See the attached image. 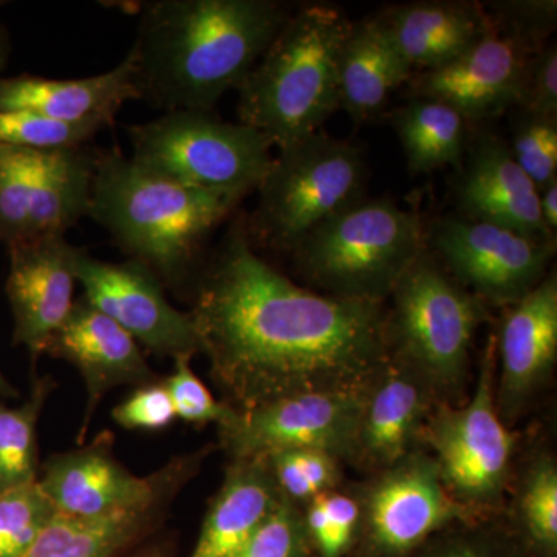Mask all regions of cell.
<instances>
[{
  "instance_id": "cell-3",
  "label": "cell",
  "mask_w": 557,
  "mask_h": 557,
  "mask_svg": "<svg viewBox=\"0 0 557 557\" xmlns=\"http://www.w3.org/2000/svg\"><path fill=\"white\" fill-rule=\"evenodd\" d=\"M239 203L145 170L110 149L97 153L87 218L129 259L178 287L197 276L205 244Z\"/></svg>"
},
{
  "instance_id": "cell-32",
  "label": "cell",
  "mask_w": 557,
  "mask_h": 557,
  "mask_svg": "<svg viewBox=\"0 0 557 557\" xmlns=\"http://www.w3.org/2000/svg\"><path fill=\"white\" fill-rule=\"evenodd\" d=\"M281 493L304 507L311 498L338 490L341 460L318 449H287L267 456Z\"/></svg>"
},
{
  "instance_id": "cell-31",
  "label": "cell",
  "mask_w": 557,
  "mask_h": 557,
  "mask_svg": "<svg viewBox=\"0 0 557 557\" xmlns=\"http://www.w3.org/2000/svg\"><path fill=\"white\" fill-rule=\"evenodd\" d=\"M101 123H70L24 110H0V145L53 152L81 148L98 132Z\"/></svg>"
},
{
  "instance_id": "cell-17",
  "label": "cell",
  "mask_w": 557,
  "mask_h": 557,
  "mask_svg": "<svg viewBox=\"0 0 557 557\" xmlns=\"http://www.w3.org/2000/svg\"><path fill=\"white\" fill-rule=\"evenodd\" d=\"M496 341V408L511 428L544 387L557 359L555 271L530 295L507 307Z\"/></svg>"
},
{
  "instance_id": "cell-18",
  "label": "cell",
  "mask_w": 557,
  "mask_h": 557,
  "mask_svg": "<svg viewBox=\"0 0 557 557\" xmlns=\"http://www.w3.org/2000/svg\"><path fill=\"white\" fill-rule=\"evenodd\" d=\"M78 248L65 236H46L9 247L5 293L13 314V343L36 361L73 307Z\"/></svg>"
},
{
  "instance_id": "cell-10",
  "label": "cell",
  "mask_w": 557,
  "mask_h": 557,
  "mask_svg": "<svg viewBox=\"0 0 557 557\" xmlns=\"http://www.w3.org/2000/svg\"><path fill=\"white\" fill-rule=\"evenodd\" d=\"M350 494L358 502L359 525L347 557H409L438 531L483 519L454 500L424 448L372 472Z\"/></svg>"
},
{
  "instance_id": "cell-7",
  "label": "cell",
  "mask_w": 557,
  "mask_h": 557,
  "mask_svg": "<svg viewBox=\"0 0 557 557\" xmlns=\"http://www.w3.org/2000/svg\"><path fill=\"white\" fill-rule=\"evenodd\" d=\"M258 193L245 220L251 244L292 252L321 223L368 199L364 157L319 131L278 150Z\"/></svg>"
},
{
  "instance_id": "cell-21",
  "label": "cell",
  "mask_w": 557,
  "mask_h": 557,
  "mask_svg": "<svg viewBox=\"0 0 557 557\" xmlns=\"http://www.w3.org/2000/svg\"><path fill=\"white\" fill-rule=\"evenodd\" d=\"M461 218L516 231L539 242L556 240L545 226L539 189L520 170L509 145L493 134L479 135L468 149L456 185Z\"/></svg>"
},
{
  "instance_id": "cell-19",
  "label": "cell",
  "mask_w": 557,
  "mask_h": 557,
  "mask_svg": "<svg viewBox=\"0 0 557 557\" xmlns=\"http://www.w3.org/2000/svg\"><path fill=\"white\" fill-rule=\"evenodd\" d=\"M438 403L428 381L391 354L366 392L351 463L372 474L423 448L421 435Z\"/></svg>"
},
{
  "instance_id": "cell-33",
  "label": "cell",
  "mask_w": 557,
  "mask_h": 557,
  "mask_svg": "<svg viewBox=\"0 0 557 557\" xmlns=\"http://www.w3.org/2000/svg\"><path fill=\"white\" fill-rule=\"evenodd\" d=\"M58 512L39 482L0 494V557H22Z\"/></svg>"
},
{
  "instance_id": "cell-4",
  "label": "cell",
  "mask_w": 557,
  "mask_h": 557,
  "mask_svg": "<svg viewBox=\"0 0 557 557\" xmlns=\"http://www.w3.org/2000/svg\"><path fill=\"white\" fill-rule=\"evenodd\" d=\"M351 21L335 7H300L240 84L239 123L273 148L317 134L339 109L336 61Z\"/></svg>"
},
{
  "instance_id": "cell-37",
  "label": "cell",
  "mask_w": 557,
  "mask_h": 557,
  "mask_svg": "<svg viewBox=\"0 0 557 557\" xmlns=\"http://www.w3.org/2000/svg\"><path fill=\"white\" fill-rule=\"evenodd\" d=\"M231 557H317L307 534L302 507L282 498L273 515Z\"/></svg>"
},
{
  "instance_id": "cell-1",
  "label": "cell",
  "mask_w": 557,
  "mask_h": 557,
  "mask_svg": "<svg viewBox=\"0 0 557 557\" xmlns=\"http://www.w3.org/2000/svg\"><path fill=\"white\" fill-rule=\"evenodd\" d=\"M226 405L244 413L306 394L366 392L386 364L383 306L299 287L237 219L197 273L189 311Z\"/></svg>"
},
{
  "instance_id": "cell-27",
  "label": "cell",
  "mask_w": 557,
  "mask_h": 557,
  "mask_svg": "<svg viewBox=\"0 0 557 557\" xmlns=\"http://www.w3.org/2000/svg\"><path fill=\"white\" fill-rule=\"evenodd\" d=\"M392 123L412 174L463 164L468 121L456 109L428 98H412L395 110Z\"/></svg>"
},
{
  "instance_id": "cell-2",
  "label": "cell",
  "mask_w": 557,
  "mask_h": 557,
  "mask_svg": "<svg viewBox=\"0 0 557 557\" xmlns=\"http://www.w3.org/2000/svg\"><path fill=\"white\" fill-rule=\"evenodd\" d=\"M289 16L274 0H152L134 57L139 100L164 112H214L239 89Z\"/></svg>"
},
{
  "instance_id": "cell-13",
  "label": "cell",
  "mask_w": 557,
  "mask_h": 557,
  "mask_svg": "<svg viewBox=\"0 0 557 557\" xmlns=\"http://www.w3.org/2000/svg\"><path fill=\"white\" fill-rule=\"evenodd\" d=\"M432 255L450 277L485 306L519 302L547 277L556 240L539 242L516 231L453 215L429 230Z\"/></svg>"
},
{
  "instance_id": "cell-11",
  "label": "cell",
  "mask_w": 557,
  "mask_h": 557,
  "mask_svg": "<svg viewBox=\"0 0 557 557\" xmlns=\"http://www.w3.org/2000/svg\"><path fill=\"white\" fill-rule=\"evenodd\" d=\"M208 450L175 457L148 478H138L116 460L108 432L83 448L54 454L38 482L58 515L102 519L170 504L203 463Z\"/></svg>"
},
{
  "instance_id": "cell-44",
  "label": "cell",
  "mask_w": 557,
  "mask_h": 557,
  "mask_svg": "<svg viewBox=\"0 0 557 557\" xmlns=\"http://www.w3.org/2000/svg\"><path fill=\"white\" fill-rule=\"evenodd\" d=\"M17 397V392L7 381L5 375L0 372V398H14Z\"/></svg>"
},
{
  "instance_id": "cell-14",
  "label": "cell",
  "mask_w": 557,
  "mask_h": 557,
  "mask_svg": "<svg viewBox=\"0 0 557 557\" xmlns=\"http://www.w3.org/2000/svg\"><path fill=\"white\" fill-rule=\"evenodd\" d=\"M366 392L296 395L239 412L219 428L220 445L231 460L318 449L351 463Z\"/></svg>"
},
{
  "instance_id": "cell-38",
  "label": "cell",
  "mask_w": 557,
  "mask_h": 557,
  "mask_svg": "<svg viewBox=\"0 0 557 557\" xmlns=\"http://www.w3.org/2000/svg\"><path fill=\"white\" fill-rule=\"evenodd\" d=\"M497 32L519 40L530 50L544 46L542 39L555 30L557 3L555 0H523L497 2L485 7Z\"/></svg>"
},
{
  "instance_id": "cell-43",
  "label": "cell",
  "mask_w": 557,
  "mask_h": 557,
  "mask_svg": "<svg viewBox=\"0 0 557 557\" xmlns=\"http://www.w3.org/2000/svg\"><path fill=\"white\" fill-rule=\"evenodd\" d=\"M10 54V40L9 36H7L5 30L0 27V70L5 65L7 60H9Z\"/></svg>"
},
{
  "instance_id": "cell-12",
  "label": "cell",
  "mask_w": 557,
  "mask_h": 557,
  "mask_svg": "<svg viewBox=\"0 0 557 557\" xmlns=\"http://www.w3.org/2000/svg\"><path fill=\"white\" fill-rule=\"evenodd\" d=\"M97 153L0 145V244L65 236L89 215Z\"/></svg>"
},
{
  "instance_id": "cell-25",
  "label": "cell",
  "mask_w": 557,
  "mask_h": 557,
  "mask_svg": "<svg viewBox=\"0 0 557 557\" xmlns=\"http://www.w3.org/2000/svg\"><path fill=\"white\" fill-rule=\"evenodd\" d=\"M282 498L269 458L231 460L190 557L233 556L273 515Z\"/></svg>"
},
{
  "instance_id": "cell-26",
  "label": "cell",
  "mask_w": 557,
  "mask_h": 557,
  "mask_svg": "<svg viewBox=\"0 0 557 557\" xmlns=\"http://www.w3.org/2000/svg\"><path fill=\"white\" fill-rule=\"evenodd\" d=\"M166 507L153 505L102 519L58 515L22 557H121L152 534Z\"/></svg>"
},
{
  "instance_id": "cell-20",
  "label": "cell",
  "mask_w": 557,
  "mask_h": 557,
  "mask_svg": "<svg viewBox=\"0 0 557 557\" xmlns=\"http://www.w3.org/2000/svg\"><path fill=\"white\" fill-rule=\"evenodd\" d=\"M44 355L64 359L83 376L87 409L81 438L87 432L98 403L109 391L126 384L138 387L157 381L137 341L86 298L73 304L69 317L51 335Z\"/></svg>"
},
{
  "instance_id": "cell-36",
  "label": "cell",
  "mask_w": 557,
  "mask_h": 557,
  "mask_svg": "<svg viewBox=\"0 0 557 557\" xmlns=\"http://www.w3.org/2000/svg\"><path fill=\"white\" fill-rule=\"evenodd\" d=\"M193 357L174 359V370L166 379L161 380L174 406L175 417L194 426L218 424L226 426L237 417V410L226 403L212 397L203 381L190 368Z\"/></svg>"
},
{
  "instance_id": "cell-22",
  "label": "cell",
  "mask_w": 557,
  "mask_h": 557,
  "mask_svg": "<svg viewBox=\"0 0 557 557\" xmlns=\"http://www.w3.org/2000/svg\"><path fill=\"white\" fill-rule=\"evenodd\" d=\"M132 100L139 97L131 51L116 67L89 78H0V110H24L70 123L112 126L116 113Z\"/></svg>"
},
{
  "instance_id": "cell-35",
  "label": "cell",
  "mask_w": 557,
  "mask_h": 557,
  "mask_svg": "<svg viewBox=\"0 0 557 557\" xmlns=\"http://www.w3.org/2000/svg\"><path fill=\"white\" fill-rule=\"evenodd\" d=\"M509 149L539 190L557 180V119L520 112Z\"/></svg>"
},
{
  "instance_id": "cell-23",
  "label": "cell",
  "mask_w": 557,
  "mask_h": 557,
  "mask_svg": "<svg viewBox=\"0 0 557 557\" xmlns=\"http://www.w3.org/2000/svg\"><path fill=\"white\" fill-rule=\"evenodd\" d=\"M388 35L413 72L442 69L493 30L478 2H412L380 14Z\"/></svg>"
},
{
  "instance_id": "cell-9",
  "label": "cell",
  "mask_w": 557,
  "mask_h": 557,
  "mask_svg": "<svg viewBox=\"0 0 557 557\" xmlns=\"http://www.w3.org/2000/svg\"><path fill=\"white\" fill-rule=\"evenodd\" d=\"M129 138L131 159L145 170L239 201L258 190L273 161L260 132L201 110L164 112L129 127Z\"/></svg>"
},
{
  "instance_id": "cell-41",
  "label": "cell",
  "mask_w": 557,
  "mask_h": 557,
  "mask_svg": "<svg viewBox=\"0 0 557 557\" xmlns=\"http://www.w3.org/2000/svg\"><path fill=\"white\" fill-rule=\"evenodd\" d=\"M542 220L549 233L555 236L557 230V180L539 190Z\"/></svg>"
},
{
  "instance_id": "cell-34",
  "label": "cell",
  "mask_w": 557,
  "mask_h": 557,
  "mask_svg": "<svg viewBox=\"0 0 557 557\" xmlns=\"http://www.w3.org/2000/svg\"><path fill=\"white\" fill-rule=\"evenodd\" d=\"M302 515L317 557H347L359 525L357 498L327 491L304 505Z\"/></svg>"
},
{
  "instance_id": "cell-16",
  "label": "cell",
  "mask_w": 557,
  "mask_h": 557,
  "mask_svg": "<svg viewBox=\"0 0 557 557\" xmlns=\"http://www.w3.org/2000/svg\"><path fill=\"white\" fill-rule=\"evenodd\" d=\"M533 50L496 28L442 69L413 73V98L456 109L468 123L494 120L518 106L523 69Z\"/></svg>"
},
{
  "instance_id": "cell-45",
  "label": "cell",
  "mask_w": 557,
  "mask_h": 557,
  "mask_svg": "<svg viewBox=\"0 0 557 557\" xmlns=\"http://www.w3.org/2000/svg\"><path fill=\"white\" fill-rule=\"evenodd\" d=\"M3 5H5V2H0V9H2Z\"/></svg>"
},
{
  "instance_id": "cell-15",
  "label": "cell",
  "mask_w": 557,
  "mask_h": 557,
  "mask_svg": "<svg viewBox=\"0 0 557 557\" xmlns=\"http://www.w3.org/2000/svg\"><path fill=\"white\" fill-rule=\"evenodd\" d=\"M73 270L83 298L152 354L172 359L200 354L196 322L172 306L148 267L132 259L106 262L78 248Z\"/></svg>"
},
{
  "instance_id": "cell-39",
  "label": "cell",
  "mask_w": 557,
  "mask_h": 557,
  "mask_svg": "<svg viewBox=\"0 0 557 557\" xmlns=\"http://www.w3.org/2000/svg\"><path fill=\"white\" fill-rule=\"evenodd\" d=\"M516 108L531 115L557 119L556 42H545L528 57Z\"/></svg>"
},
{
  "instance_id": "cell-24",
  "label": "cell",
  "mask_w": 557,
  "mask_h": 557,
  "mask_svg": "<svg viewBox=\"0 0 557 557\" xmlns=\"http://www.w3.org/2000/svg\"><path fill=\"white\" fill-rule=\"evenodd\" d=\"M413 70L401 57L381 16L351 22L336 61L339 109L355 123L379 116Z\"/></svg>"
},
{
  "instance_id": "cell-8",
  "label": "cell",
  "mask_w": 557,
  "mask_h": 557,
  "mask_svg": "<svg viewBox=\"0 0 557 557\" xmlns=\"http://www.w3.org/2000/svg\"><path fill=\"white\" fill-rule=\"evenodd\" d=\"M496 366L493 338L471 398L463 405L438 403L421 435L443 485L475 518H493L502 511L515 478L519 434L498 417Z\"/></svg>"
},
{
  "instance_id": "cell-40",
  "label": "cell",
  "mask_w": 557,
  "mask_h": 557,
  "mask_svg": "<svg viewBox=\"0 0 557 557\" xmlns=\"http://www.w3.org/2000/svg\"><path fill=\"white\" fill-rule=\"evenodd\" d=\"M112 418L129 431H163L175 420L170 394L161 381L143 384L112 410Z\"/></svg>"
},
{
  "instance_id": "cell-30",
  "label": "cell",
  "mask_w": 557,
  "mask_h": 557,
  "mask_svg": "<svg viewBox=\"0 0 557 557\" xmlns=\"http://www.w3.org/2000/svg\"><path fill=\"white\" fill-rule=\"evenodd\" d=\"M409 557H533L509 525L493 518L454 523Z\"/></svg>"
},
{
  "instance_id": "cell-6",
  "label": "cell",
  "mask_w": 557,
  "mask_h": 557,
  "mask_svg": "<svg viewBox=\"0 0 557 557\" xmlns=\"http://www.w3.org/2000/svg\"><path fill=\"white\" fill-rule=\"evenodd\" d=\"M392 309L384 313L388 351L408 362L440 403L460 405L469 379L475 332L486 319V306L426 248L399 277Z\"/></svg>"
},
{
  "instance_id": "cell-28",
  "label": "cell",
  "mask_w": 557,
  "mask_h": 557,
  "mask_svg": "<svg viewBox=\"0 0 557 557\" xmlns=\"http://www.w3.org/2000/svg\"><path fill=\"white\" fill-rule=\"evenodd\" d=\"M508 525L531 556L557 557V463L552 454H534L519 469Z\"/></svg>"
},
{
  "instance_id": "cell-29",
  "label": "cell",
  "mask_w": 557,
  "mask_h": 557,
  "mask_svg": "<svg viewBox=\"0 0 557 557\" xmlns=\"http://www.w3.org/2000/svg\"><path fill=\"white\" fill-rule=\"evenodd\" d=\"M53 387L49 376L36 380L16 408L0 398V494L38 482V423Z\"/></svg>"
},
{
  "instance_id": "cell-5",
  "label": "cell",
  "mask_w": 557,
  "mask_h": 557,
  "mask_svg": "<svg viewBox=\"0 0 557 557\" xmlns=\"http://www.w3.org/2000/svg\"><path fill=\"white\" fill-rule=\"evenodd\" d=\"M424 248L416 212L388 199H364L321 223L289 255L321 295L383 306Z\"/></svg>"
},
{
  "instance_id": "cell-42",
  "label": "cell",
  "mask_w": 557,
  "mask_h": 557,
  "mask_svg": "<svg viewBox=\"0 0 557 557\" xmlns=\"http://www.w3.org/2000/svg\"><path fill=\"white\" fill-rule=\"evenodd\" d=\"M121 557H174V549L170 544L159 542V544H149L145 547H135L129 553Z\"/></svg>"
}]
</instances>
